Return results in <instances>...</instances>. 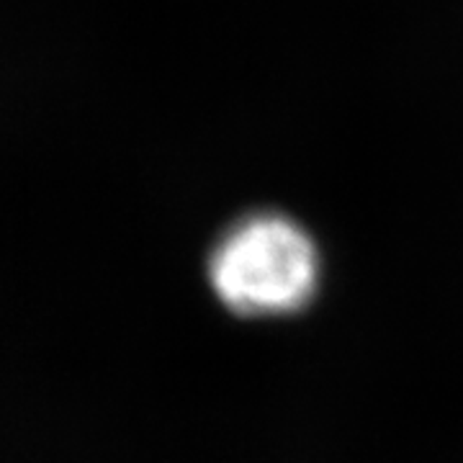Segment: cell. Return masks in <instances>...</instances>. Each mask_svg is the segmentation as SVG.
<instances>
[{
  "mask_svg": "<svg viewBox=\"0 0 463 463\" xmlns=\"http://www.w3.org/2000/svg\"><path fill=\"white\" fill-rule=\"evenodd\" d=\"M209 286L240 317H283L307 307L322 279L315 240L291 216H240L209 252Z\"/></svg>",
  "mask_w": 463,
  "mask_h": 463,
  "instance_id": "obj_1",
  "label": "cell"
}]
</instances>
